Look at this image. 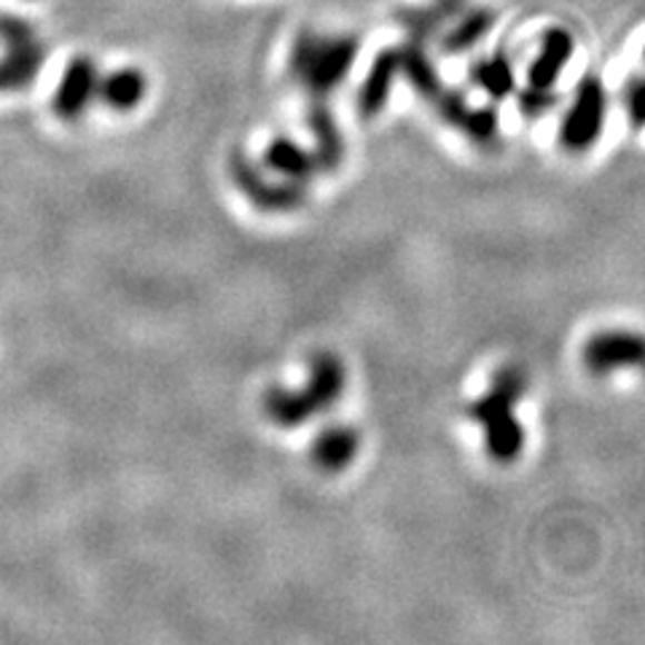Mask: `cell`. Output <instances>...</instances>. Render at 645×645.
<instances>
[{
    "label": "cell",
    "instance_id": "6da1fadb",
    "mask_svg": "<svg viewBox=\"0 0 645 645\" xmlns=\"http://www.w3.org/2000/svg\"><path fill=\"white\" fill-rule=\"evenodd\" d=\"M360 54L355 32H320L301 28L288 51V76L307 100H328L350 79Z\"/></svg>",
    "mask_w": 645,
    "mask_h": 645
},
{
    "label": "cell",
    "instance_id": "7a4b0ae2",
    "mask_svg": "<svg viewBox=\"0 0 645 645\" xmlns=\"http://www.w3.org/2000/svg\"><path fill=\"white\" fill-rule=\"evenodd\" d=\"M527 383L519 369H503L493 379L487 396L470 406V417L484 428V441H487L489 457L498 463H512L519 457L525 447V430H522L516 406L525 396Z\"/></svg>",
    "mask_w": 645,
    "mask_h": 645
},
{
    "label": "cell",
    "instance_id": "3957f363",
    "mask_svg": "<svg viewBox=\"0 0 645 645\" xmlns=\"http://www.w3.org/2000/svg\"><path fill=\"white\" fill-rule=\"evenodd\" d=\"M345 366L334 355H318L309 366V379L301 390H272L264 398V409L282 428L309 423L318 411H326L345 390Z\"/></svg>",
    "mask_w": 645,
    "mask_h": 645
},
{
    "label": "cell",
    "instance_id": "277c9868",
    "mask_svg": "<svg viewBox=\"0 0 645 645\" xmlns=\"http://www.w3.org/2000/svg\"><path fill=\"white\" fill-rule=\"evenodd\" d=\"M0 95L28 92L49 60V47L28 17L0 14Z\"/></svg>",
    "mask_w": 645,
    "mask_h": 645
},
{
    "label": "cell",
    "instance_id": "5b68a950",
    "mask_svg": "<svg viewBox=\"0 0 645 645\" xmlns=\"http://www.w3.org/2000/svg\"><path fill=\"white\" fill-rule=\"evenodd\" d=\"M608 108L611 100L605 81L595 73L580 76L563 113V121H559L557 143L563 146V151L573 153V157L589 153L603 138Z\"/></svg>",
    "mask_w": 645,
    "mask_h": 645
},
{
    "label": "cell",
    "instance_id": "8992f818",
    "mask_svg": "<svg viewBox=\"0 0 645 645\" xmlns=\"http://www.w3.org/2000/svg\"><path fill=\"white\" fill-rule=\"evenodd\" d=\"M229 176L237 189L250 205L264 212H290L301 208L307 199V186L290 183V180H269L264 176L261 161H254L248 153L235 151L229 159Z\"/></svg>",
    "mask_w": 645,
    "mask_h": 645
},
{
    "label": "cell",
    "instance_id": "52a82bcc",
    "mask_svg": "<svg viewBox=\"0 0 645 645\" xmlns=\"http://www.w3.org/2000/svg\"><path fill=\"white\" fill-rule=\"evenodd\" d=\"M580 358L595 377L645 371V334L635 328H603L586 339Z\"/></svg>",
    "mask_w": 645,
    "mask_h": 645
},
{
    "label": "cell",
    "instance_id": "ba28073f",
    "mask_svg": "<svg viewBox=\"0 0 645 645\" xmlns=\"http://www.w3.org/2000/svg\"><path fill=\"white\" fill-rule=\"evenodd\" d=\"M100 68L89 54L73 57L68 64H64L60 83H57L54 97H51V111L60 121H73L83 119L92 108V102H97V92H100Z\"/></svg>",
    "mask_w": 645,
    "mask_h": 645
},
{
    "label": "cell",
    "instance_id": "9c48e42d",
    "mask_svg": "<svg viewBox=\"0 0 645 645\" xmlns=\"http://www.w3.org/2000/svg\"><path fill=\"white\" fill-rule=\"evenodd\" d=\"M401 79V51L398 47H385L371 57L369 70L355 92V111L364 121L379 119L387 111L396 83Z\"/></svg>",
    "mask_w": 645,
    "mask_h": 645
},
{
    "label": "cell",
    "instance_id": "30bf717a",
    "mask_svg": "<svg viewBox=\"0 0 645 645\" xmlns=\"http://www.w3.org/2000/svg\"><path fill=\"white\" fill-rule=\"evenodd\" d=\"M573 54H576V36H573L567 28H546L540 32L538 41V51L527 64V81L530 87H540V89H554L557 81L563 79V73L570 64Z\"/></svg>",
    "mask_w": 645,
    "mask_h": 645
},
{
    "label": "cell",
    "instance_id": "8fae6325",
    "mask_svg": "<svg viewBox=\"0 0 645 645\" xmlns=\"http://www.w3.org/2000/svg\"><path fill=\"white\" fill-rule=\"evenodd\" d=\"M305 125L309 138H312V151L318 157L320 172H337L345 161L347 140L341 135V127L328 108V100H307Z\"/></svg>",
    "mask_w": 645,
    "mask_h": 645
},
{
    "label": "cell",
    "instance_id": "7c38bea8",
    "mask_svg": "<svg viewBox=\"0 0 645 645\" xmlns=\"http://www.w3.org/2000/svg\"><path fill=\"white\" fill-rule=\"evenodd\" d=\"M261 167L267 172H272L275 178L290 180V183L299 186H307L320 172L312 146H301L290 135H277V138L269 140L261 153Z\"/></svg>",
    "mask_w": 645,
    "mask_h": 645
},
{
    "label": "cell",
    "instance_id": "4fadbf2b",
    "mask_svg": "<svg viewBox=\"0 0 645 645\" xmlns=\"http://www.w3.org/2000/svg\"><path fill=\"white\" fill-rule=\"evenodd\" d=\"M495 28V14L484 6L463 9L438 36V49L447 57H460L474 51Z\"/></svg>",
    "mask_w": 645,
    "mask_h": 645
},
{
    "label": "cell",
    "instance_id": "5bb4252c",
    "mask_svg": "<svg viewBox=\"0 0 645 645\" xmlns=\"http://www.w3.org/2000/svg\"><path fill=\"white\" fill-rule=\"evenodd\" d=\"M148 97V76L135 64L116 68L100 79V92L97 102L113 113H132L138 111Z\"/></svg>",
    "mask_w": 645,
    "mask_h": 645
},
{
    "label": "cell",
    "instance_id": "9a60e30c",
    "mask_svg": "<svg viewBox=\"0 0 645 645\" xmlns=\"http://www.w3.org/2000/svg\"><path fill=\"white\" fill-rule=\"evenodd\" d=\"M468 79L479 92L489 97V102H503L516 95V70L512 57L503 49H495L493 54L476 57L468 64Z\"/></svg>",
    "mask_w": 645,
    "mask_h": 645
},
{
    "label": "cell",
    "instance_id": "2e32d148",
    "mask_svg": "<svg viewBox=\"0 0 645 645\" xmlns=\"http://www.w3.org/2000/svg\"><path fill=\"white\" fill-rule=\"evenodd\" d=\"M401 51V79H406L417 97L434 102L438 95L444 92L441 73H438L434 57H430L428 43L415 41V38H406L398 47Z\"/></svg>",
    "mask_w": 645,
    "mask_h": 645
},
{
    "label": "cell",
    "instance_id": "e0dca14e",
    "mask_svg": "<svg viewBox=\"0 0 645 645\" xmlns=\"http://www.w3.org/2000/svg\"><path fill=\"white\" fill-rule=\"evenodd\" d=\"M466 9V0H430L428 6H415V9L401 11V24L406 38L428 43L430 38L441 36L444 28Z\"/></svg>",
    "mask_w": 645,
    "mask_h": 645
},
{
    "label": "cell",
    "instance_id": "ac0fdd59",
    "mask_svg": "<svg viewBox=\"0 0 645 645\" xmlns=\"http://www.w3.org/2000/svg\"><path fill=\"white\" fill-rule=\"evenodd\" d=\"M358 447L360 436L355 434V428H350V425H334V428H326L315 438L312 457L322 470H341L355 460Z\"/></svg>",
    "mask_w": 645,
    "mask_h": 645
},
{
    "label": "cell",
    "instance_id": "d6986e66",
    "mask_svg": "<svg viewBox=\"0 0 645 645\" xmlns=\"http://www.w3.org/2000/svg\"><path fill=\"white\" fill-rule=\"evenodd\" d=\"M470 146L482 148V151H493L500 143V111L498 102H487V106H468L463 113L460 125L455 127Z\"/></svg>",
    "mask_w": 645,
    "mask_h": 645
},
{
    "label": "cell",
    "instance_id": "ffe728a7",
    "mask_svg": "<svg viewBox=\"0 0 645 645\" xmlns=\"http://www.w3.org/2000/svg\"><path fill=\"white\" fill-rule=\"evenodd\" d=\"M514 97H516V106H519V113L530 121L546 119V116L552 113L559 102V97H557V92H554V89L530 87V83H525V87L516 89Z\"/></svg>",
    "mask_w": 645,
    "mask_h": 645
},
{
    "label": "cell",
    "instance_id": "44dd1931",
    "mask_svg": "<svg viewBox=\"0 0 645 645\" xmlns=\"http://www.w3.org/2000/svg\"><path fill=\"white\" fill-rule=\"evenodd\" d=\"M622 106L632 129H645V73L632 76L622 87Z\"/></svg>",
    "mask_w": 645,
    "mask_h": 645
},
{
    "label": "cell",
    "instance_id": "7402d4cb",
    "mask_svg": "<svg viewBox=\"0 0 645 645\" xmlns=\"http://www.w3.org/2000/svg\"><path fill=\"white\" fill-rule=\"evenodd\" d=\"M643 62H645V47H643Z\"/></svg>",
    "mask_w": 645,
    "mask_h": 645
}]
</instances>
